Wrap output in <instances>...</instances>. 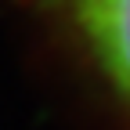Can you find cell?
Wrapping results in <instances>:
<instances>
[{"label": "cell", "mask_w": 130, "mask_h": 130, "mask_svg": "<svg viewBox=\"0 0 130 130\" xmlns=\"http://www.w3.org/2000/svg\"><path fill=\"white\" fill-rule=\"evenodd\" d=\"M130 101V0H47Z\"/></svg>", "instance_id": "6da1fadb"}]
</instances>
